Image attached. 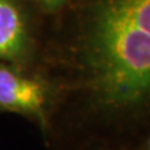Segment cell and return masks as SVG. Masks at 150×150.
I'll return each mask as SVG.
<instances>
[{
  "label": "cell",
  "mask_w": 150,
  "mask_h": 150,
  "mask_svg": "<svg viewBox=\"0 0 150 150\" xmlns=\"http://www.w3.org/2000/svg\"><path fill=\"white\" fill-rule=\"evenodd\" d=\"M39 54V28L26 3L0 0V60L35 71Z\"/></svg>",
  "instance_id": "3"
},
{
  "label": "cell",
  "mask_w": 150,
  "mask_h": 150,
  "mask_svg": "<svg viewBox=\"0 0 150 150\" xmlns=\"http://www.w3.org/2000/svg\"><path fill=\"white\" fill-rule=\"evenodd\" d=\"M38 13L44 16L55 18L68 6L70 0H28Z\"/></svg>",
  "instance_id": "4"
},
{
  "label": "cell",
  "mask_w": 150,
  "mask_h": 150,
  "mask_svg": "<svg viewBox=\"0 0 150 150\" xmlns=\"http://www.w3.org/2000/svg\"><path fill=\"white\" fill-rule=\"evenodd\" d=\"M137 150H150V123L143 129L139 135Z\"/></svg>",
  "instance_id": "6"
},
{
  "label": "cell",
  "mask_w": 150,
  "mask_h": 150,
  "mask_svg": "<svg viewBox=\"0 0 150 150\" xmlns=\"http://www.w3.org/2000/svg\"><path fill=\"white\" fill-rule=\"evenodd\" d=\"M93 145H90L85 150H130L129 146L124 144L110 142V140H104L99 138H93Z\"/></svg>",
  "instance_id": "5"
},
{
  "label": "cell",
  "mask_w": 150,
  "mask_h": 150,
  "mask_svg": "<svg viewBox=\"0 0 150 150\" xmlns=\"http://www.w3.org/2000/svg\"><path fill=\"white\" fill-rule=\"evenodd\" d=\"M40 50L56 90L93 138L124 144L150 123V0H70Z\"/></svg>",
  "instance_id": "1"
},
{
  "label": "cell",
  "mask_w": 150,
  "mask_h": 150,
  "mask_svg": "<svg viewBox=\"0 0 150 150\" xmlns=\"http://www.w3.org/2000/svg\"><path fill=\"white\" fill-rule=\"evenodd\" d=\"M0 109L33 120L46 137L56 111V90L39 70L0 64Z\"/></svg>",
  "instance_id": "2"
}]
</instances>
